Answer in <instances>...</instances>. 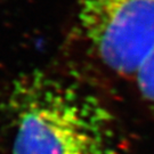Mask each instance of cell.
Returning a JSON list of instances; mask_svg holds the SVG:
<instances>
[{
	"label": "cell",
	"instance_id": "cell-1",
	"mask_svg": "<svg viewBox=\"0 0 154 154\" xmlns=\"http://www.w3.org/2000/svg\"><path fill=\"white\" fill-rule=\"evenodd\" d=\"M11 154H120L109 111L69 81L35 71L14 81Z\"/></svg>",
	"mask_w": 154,
	"mask_h": 154
},
{
	"label": "cell",
	"instance_id": "cell-2",
	"mask_svg": "<svg viewBox=\"0 0 154 154\" xmlns=\"http://www.w3.org/2000/svg\"><path fill=\"white\" fill-rule=\"evenodd\" d=\"M79 24L109 70L135 78L154 50V0H83Z\"/></svg>",
	"mask_w": 154,
	"mask_h": 154
},
{
	"label": "cell",
	"instance_id": "cell-3",
	"mask_svg": "<svg viewBox=\"0 0 154 154\" xmlns=\"http://www.w3.org/2000/svg\"><path fill=\"white\" fill-rule=\"evenodd\" d=\"M134 79L143 98L154 106V50L139 67Z\"/></svg>",
	"mask_w": 154,
	"mask_h": 154
}]
</instances>
